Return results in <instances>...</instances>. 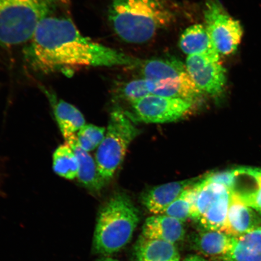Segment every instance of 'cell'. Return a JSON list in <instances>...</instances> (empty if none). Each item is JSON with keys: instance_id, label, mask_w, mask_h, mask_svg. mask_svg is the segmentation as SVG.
Segmentation results:
<instances>
[{"instance_id": "ffe728a7", "label": "cell", "mask_w": 261, "mask_h": 261, "mask_svg": "<svg viewBox=\"0 0 261 261\" xmlns=\"http://www.w3.org/2000/svg\"><path fill=\"white\" fill-rule=\"evenodd\" d=\"M195 187L197 192L192 205L191 218L197 221L218 198L229 190L223 185L206 182L203 178L196 182Z\"/></svg>"}, {"instance_id": "d6986e66", "label": "cell", "mask_w": 261, "mask_h": 261, "mask_svg": "<svg viewBox=\"0 0 261 261\" xmlns=\"http://www.w3.org/2000/svg\"><path fill=\"white\" fill-rule=\"evenodd\" d=\"M232 192L228 190L218 198L198 221L205 230L223 231L226 227Z\"/></svg>"}, {"instance_id": "cb8c5ba5", "label": "cell", "mask_w": 261, "mask_h": 261, "mask_svg": "<svg viewBox=\"0 0 261 261\" xmlns=\"http://www.w3.org/2000/svg\"><path fill=\"white\" fill-rule=\"evenodd\" d=\"M106 133L104 127L86 124L77 133V141L82 148L89 152L99 146Z\"/></svg>"}, {"instance_id": "484cf974", "label": "cell", "mask_w": 261, "mask_h": 261, "mask_svg": "<svg viewBox=\"0 0 261 261\" xmlns=\"http://www.w3.org/2000/svg\"><path fill=\"white\" fill-rule=\"evenodd\" d=\"M256 187L249 205L261 213V169H255Z\"/></svg>"}, {"instance_id": "52a82bcc", "label": "cell", "mask_w": 261, "mask_h": 261, "mask_svg": "<svg viewBox=\"0 0 261 261\" xmlns=\"http://www.w3.org/2000/svg\"><path fill=\"white\" fill-rule=\"evenodd\" d=\"M203 13L205 28L218 53H234L243 36L240 22L228 14L220 0H206Z\"/></svg>"}, {"instance_id": "44dd1931", "label": "cell", "mask_w": 261, "mask_h": 261, "mask_svg": "<svg viewBox=\"0 0 261 261\" xmlns=\"http://www.w3.org/2000/svg\"><path fill=\"white\" fill-rule=\"evenodd\" d=\"M54 171L57 175L67 179L77 178L79 162L71 146L65 142L58 147L53 155Z\"/></svg>"}, {"instance_id": "5bb4252c", "label": "cell", "mask_w": 261, "mask_h": 261, "mask_svg": "<svg viewBox=\"0 0 261 261\" xmlns=\"http://www.w3.org/2000/svg\"><path fill=\"white\" fill-rule=\"evenodd\" d=\"M179 46L188 56L201 55L212 60H220L221 55L203 25L196 24L186 29L179 37Z\"/></svg>"}, {"instance_id": "603a6c76", "label": "cell", "mask_w": 261, "mask_h": 261, "mask_svg": "<svg viewBox=\"0 0 261 261\" xmlns=\"http://www.w3.org/2000/svg\"><path fill=\"white\" fill-rule=\"evenodd\" d=\"M114 93L116 97L130 103L151 94L144 78L133 80L119 85L116 88Z\"/></svg>"}, {"instance_id": "30bf717a", "label": "cell", "mask_w": 261, "mask_h": 261, "mask_svg": "<svg viewBox=\"0 0 261 261\" xmlns=\"http://www.w3.org/2000/svg\"><path fill=\"white\" fill-rule=\"evenodd\" d=\"M261 227V213L232 194L224 232L233 237Z\"/></svg>"}, {"instance_id": "ba28073f", "label": "cell", "mask_w": 261, "mask_h": 261, "mask_svg": "<svg viewBox=\"0 0 261 261\" xmlns=\"http://www.w3.org/2000/svg\"><path fill=\"white\" fill-rule=\"evenodd\" d=\"M139 120L150 123L176 121L191 112L194 104L177 98L150 94L130 103Z\"/></svg>"}, {"instance_id": "e0dca14e", "label": "cell", "mask_w": 261, "mask_h": 261, "mask_svg": "<svg viewBox=\"0 0 261 261\" xmlns=\"http://www.w3.org/2000/svg\"><path fill=\"white\" fill-rule=\"evenodd\" d=\"M136 261H180L175 244L140 236L135 250Z\"/></svg>"}, {"instance_id": "9a60e30c", "label": "cell", "mask_w": 261, "mask_h": 261, "mask_svg": "<svg viewBox=\"0 0 261 261\" xmlns=\"http://www.w3.org/2000/svg\"><path fill=\"white\" fill-rule=\"evenodd\" d=\"M42 91L48 98L64 138L73 135L86 125L83 114L71 104L58 99L53 91L42 87Z\"/></svg>"}, {"instance_id": "8992f818", "label": "cell", "mask_w": 261, "mask_h": 261, "mask_svg": "<svg viewBox=\"0 0 261 261\" xmlns=\"http://www.w3.org/2000/svg\"><path fill=\"white\" fill-rule=\"evenodd\" d=\"M139 130L121 110L110 114L105 137L96 153L99 174L106 182L112 178L121 165L129 146L139 135Z\"/></svg>"}, {"instance_id": "7a4b0ae2", "label": "cell", "mask_w": 261, "mask_h": 261, "mask_svg": "<svg viewBox=\"0 0 261 261\" xmlns=\"http://www.w3.org/2000/svg\"><path fill=\"white\" fill-rule=\"evenodd\" d=\"M169 0H110L108 18L120 40L130 44L148 42L177 20Z\"/></svg>"}, {"instance_id": "7c38bea8", "label": "cell", "mask_w": 261, "mask_h": 261, "mask_svg": "<svg viewBox=\"0 0 261 261\" xmlns=\"http://www.w3.org/2000/svg\"><path fill=\"white\" fill-rule=\"evenodd\" d=\"M185 233L182 222L164 214H159L147 218L141 236L146 239L175 244L184 239Z\"/></svg>"}, {"instance_id": "d4e9b609", "label": "cell", "mask_w": 261, "mask_h": 261, "mask_svg": "<svg viewBox=\"0 0 261 261\" xmlns=\"http://www.w3.org/2000/svg\"><path fill=\"white\" fill-rule=\"evenodd\" d=\"M203 179L206 182L223 185L232 192L236 179V169L210 173L204 176Z\"/></svg>"}, {"instance_id": "3957f363", "label": "cell", "mask_w": 261, "mask_h": 261, "mask_svg": "<svg viewBox=\"0 0 261 261\" xmlns=\"http://www.w3.org/2000/svg\"><path fill=\"white\" fill-rule=\"evenodd\" d=\"M139 223V211L128 196L113 195L98 215L93 238L94 250L105 255L118 252L132 240Z\"/></svg>"}, {"instance_id": "8fae6325", "label": "cell", "mask_w": 261, "mask_h": 261, "mask_svg": "<svg viewBox=\"0 0 261 261\" xmlns=\"http://www.w3.org/2000/svg\"><path fill=\"white\" fill-rule=\"evenodd\" d=\"M200 179L194 178L169 182L150 189L142 195V203L151 214H162L186 189L196 184Z\"/></svg>"}, {"instance_id": "6da1fadb", "label": "cell", "mask_w": 261, "mask_h": 261, "mask_svg": "<svg viewBox=\"0 0 261 261\" xmlns=\"http://www.w3.org/2000/svg\"><path fill=\"white\" fill-rule=\"evenodd\" d=\"M24 49L28 67L35 73L68 72L86 67H137L139 59L84 37L69 19L48 16Z\"/></svg>"}, {"instance_id": "7402d4cb", "label": "cell", "mask_w": 261, "mask_h": 261, "mask_svg": "<svg viewBox=\"0 0 261 261\" xmlns=\"http://www.w3.org/2000/svg\"><path fill=\"white\" fill-rule=\"evenodd\" d=\"M194 185L186 189L162 214L174 218L182 223L191 218L192 205L197 192Z\"/></svg>"}, {"instance_id": "ac0fdd59", "label": "cell", "mask_w": 261, "mask_h": 261, "mask_svg": "<svg viewBox=\"0 0 261 261\" xmlns=\"http://www.w3.org/2000/svg\"><path fill=\"white\" fill-rule=\"evenodd\" d=\"M232 238L223 231L204 230L194 237V248L203 256L223 259L229 249Z\"/></svg>"}, {"instance_id": "83f0119b", "label": "cell", "mask_w": 261, "mask_h": 261, "mask_svg": "<svg viewBox=\"0 0 261 261\" xmlns=\"http://www.w3.org/2000/svg\"><path fill=\"white\" fill-rule=\"evenodd\" d=\"M97 261H119V260L111 258V257H107V258H104V259H100V260H97Z\"/></svg>"}, {"instance_id": "277c9868", "label": "cell", "mask_w": 261, "mask_h": 261, "mask_svg": "<svg viewBox=\"0 0 261 261\" xmlns=\"http://www.w3.org/2000/svg\"><path fill=\"white\" fill-rule=\"evenodd\" d=\"M60 0H0V47L28 43Z\"/></svg>"}, {"instance_id": "2e32d148", "label": "cell", "mask_w": 261, "mask_h": 261, "mask_svg": "<svg viewBox=\"0 0 261 261\" xmlns=\"http://www.w3.org/2000/svg\"><path fill=\"white\" fill-rule=\"evenodd\" d=\"M224 261H261V227L233 237Z\"/></svg>"}, {"instance_id": "5b68a950", "label": "cell", "mask_w": 261, "mask_h": 261, "mask_svg": "<svg viewBox=\"0 0 261 261\" xmlns=\"http://www.w3.org/2000/svg\"><path fill=\"white\" fill-rule=\"evenodd\" d=\"M140 67L151 94L177 98L194 105L202 99L203 93L191 79L185 64L177 59H151L142 61Z\"/></svg>"}, {"instance_id": "4fadbf2b", "label": "cell", "mask_w": 261, "mask_h": 261, "mask_svg": "<svg viewBox=\"0 0 261 261\" xmlns=\"http://www.w3.org/2000/svg\"><path fill=\"white\" fill-rule=\"evenodd\" d=\"M64 139L73 149L79 162L78 180L93 194H99L107 182L101 177L96 161L89 152L81 148L75 134L65 137Z\"/></svg>"}, {"instance_id": "4316f807", "label": "cell", "mask_w": 261, "mask_h": 261, "mask_svg": "<svg viewBox=\"0 0 261 261\" xmlns=\"http://www.w3.org/2000/svg\"><path fill=\"white\" fill-rule=\"evenodd\" d=\"M182 261H207V260L204 259L203 258V257H202L201 256H199L197 255H193V256H190L186 257V258L184 260H182Z\"/></svg>"}, {"instance_id": "9c48e42d", "label": "cell", "mask_w": 261, "mask_h": 261, "mask_svg": "<svg viewBox=\"0 0 261 261\" xmlns=\"http://www.w3.org/2000/svg\"><path fill=\"white\" fill-rule=\"evenodd\" d=\"M186 67L192 81L202 93L218 97L226 87V71L220 63L201 55L188 56Z\"/></svg>"}]
</instances>
